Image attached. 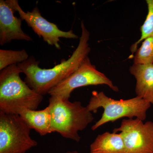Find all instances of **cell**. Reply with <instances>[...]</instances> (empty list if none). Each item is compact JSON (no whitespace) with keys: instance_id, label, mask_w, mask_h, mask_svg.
Listing matches in <instances>:
<instances>
[{"instance_id":"cell-11","label":"cell","mask_w":153,"mask_h":153,"mask_svg":"<svg viewBox=\"0 0 153 153\" xmlns=\"http://www.w3.org/2000/svg\"><path fill=\"white\" fill-rule=\"evenodd\" d=\"M19 115L31 129L35 130L40 135L45 136L53 132L49 107L41 110L23 108L19 111Z\"/></svg>"},{"instance_id":"cell-5","label":"cell","mask_w":153,"mask_h":153,"mask_svg":"<svg viewBox=\"0 0 153 153\" xmlns=\"http://www.w3.org/2000/svg\"><path fill=\"white\" fill-rule=\"evenodd\" d=\"M31 130L19 115L0 111V153H26L36 146Z\"/></svg>"},{"instance_id":"cell-10","label":"cell","mask_w":153,"mask_h":153,"mask_svg":"<svg viewBox=\"0 0 153 153\" xmlns=\"http://www.w3.org/2000/svg\"><path fill=\"white\" fill-rule=\"evenodd\" d=\"M130 72L136 79L137 96L153 104V64H134Z\"/></svg>"},{"instance_id":"cell-8","label":"cell","mask_w":153,"mask_h":153,"mask_svg":"<svg viewBox=\"0 0 153 153\" xmlns=\"http://www.w3.org/2000/svg\"><path fill=\"white\" fill-rule=\"evenodd\" d=\"M11 7L20 15V18L24 20L28 26L32 28L35 33L40 38L51 46L57 49H61L59 42L60 38L76 39L78 36L72 30L64 31L60 30L57 25L49 22L42 16L39 9L35 7L31 12H25L19 5L18 0H8Z\"/></svg>"},{"instance_id":"cell-14","label":"cell","mask_w":153,"mask_h":153,"mask_svg":"<svg viewBox=\"0 0 153 153\" xmlns=\"http://www.w3.org/2000/svg\"><path fill=\"white\" fill-rule=\"evenodd\" d=\"M134 64H153V36L145 39L135 53Z\"/></svg>"},{"instance_id":"cell-4","label":"cell","mask_w":153,"mask_h":153,"mask_svg":"<svg viewBox=\"0 0 153 153\" xmlns=\"http://www.w3.org/2000/svg\"><path fill=\"white\" fill-rule=\"evenodd\" d=\"M86 107L91 112L96 113L100 108L104 109L100 119L91 127L93 131L110 122L122 118L139 119L143 121L146 118V113L151 104L137 96L128 100H115L108 97L102 91H93Z\"/></svg>"},{"instance_id":"cell-3","label":"cell","mask_w":153,"mask_h":153,"mask_svg":"<svg viewBox=\"0 0 153 153\" xmlns=\"http://www.w3.org/2000/svg\"><path fill=\"white\" fill-rule=\"evenodd\" d=\"M49 102L53 132L79 142L81 138L78 132L85 129L93 121L92 112L79 101L71 102L69 100L50 96Z\"/></svg>"},{"instance_id":"cell-6","label":"cell","mask_w":153,"mask_h":153,"mask_svg":"<svg viewBox=\"0 0 153 153\" xmlns=\"http://www.w3.org/2000/svg\"><path fill=\"white\" fill-rule=\"evenodd\" d=\"M99 85H107L113 91H119L118 88L103 73L98 71L87 57L76 71L49 91L48 94L69 100L71 92L76 88Z\"/></svg>"},{"instance_id":"cell-9","label":"cell","mask_w":153,"mask_h":153,"mask_svg":"<svg viewBox=\"0 0 153 153\" xmlns=\"http://www.w3.org/2000/svg\"><path fill=\"white\" fill-rule=\"evenodd\" d=\"M16 12L8 0L0 1V44L1 46L13 40L33 41L31 37L22 30V20L15 16Z\"/></svg>"},{"instance_id":"cell-7","label":"cell","mask_w":153,"mask_h":153,"mask_svg":"<svg viewBox=\"0 0 153 153\" xmlns=\"http://www.w3.org/2000/svg\"><path fill=\"white\" fill-rule=\"evenodd\" d=\"M120 132L126 153H153V122L137 118L125 119L113 130Z\"/></svg>"},{"instance_id":"cell-16","label":"cell","mask_w":153,"mask_h":153,"mask_svg":"<svg viewBox=\"0 0 153 153\" xmlns=\"http://www.w3.org/2000/svg\"><path fill=\"white\" fill-rule=\"evenodd\" d=\"M65 153H78V152L76 151H68V152H66Z\"/></svg>"},{"instance_id":"cell-13","label":"cell","mask_w":153,"mask_h":153,"mask_svg":"<svg viewBox=\"0 0 153 153\" xmlns=\"http://www.w3.org/2000/svg\"><path fill=\"white\" fill-rule=\"evenodd\" d=\"M25 49L20 50L0 49V71L13 65L23 63L29 58Z\"/></svg>"},{"instance_id":"cell-2","label":"cell","mask_w":153,"mask_h":153,"mask_svg":"<svg viewBox=\"0 0 153 153\" xmlns=\"http://www.w3.org/2000/svg\"><path fill=\"white\" fill-rule=\"evenodd\" d=\"M22 73L17 65H11L1 71L0 111L19 114L23 108L37 110L43 100V95L21 79Z\"/></svg>"},{"instance_id":"cell-1","label":"cell","mask_w":153,"mask_h":153,"mask_svg":"<svg viewBox=\"0 0 153 153\" xmlns=\"http://www.w3.org/2000/svg\"><path fill=\"white\" fill-rule=\"evenodd\" d=\"M81 36L77 48L67 60H63L53 68H42L39 61L30 56L19 66L26 75L25 82L29 87L39 94L44 96L60 82L70 76L79 68L84 59L88 57L91 48L88 42L90 33L84 22H81Z\"/></svg>"},{"instance_id":"cell-12","label":"cell","mask_w":153,"mask_h":153,"mask_svg":"<svg viewBox=\"0 0 153 153\" xmlns=\"http://www.w3.org/2000/svg\"><path fill=\"white\" fill-rule=\"evenodd\" d=\"M90 153H126L120 134L106 132L99 135L90 145Z\"/></svg>"},{"instance_id":"cell-15","label":"cell","mask_w":153,"mask_h":153,"mask_svg":"<svg viewBox=\"0 0 153 153\" xmlns=\"http://www.w3.org/2000/svg\"><path fill=\"white\" fill-rule=\"evenodd\" d=\"M148 13L143 24L141 27V35L139 40L133 44L131 47L132 55L135 53L139 44L145 39L153 36V0H147Z\"/></svg>"}]
</instances>
